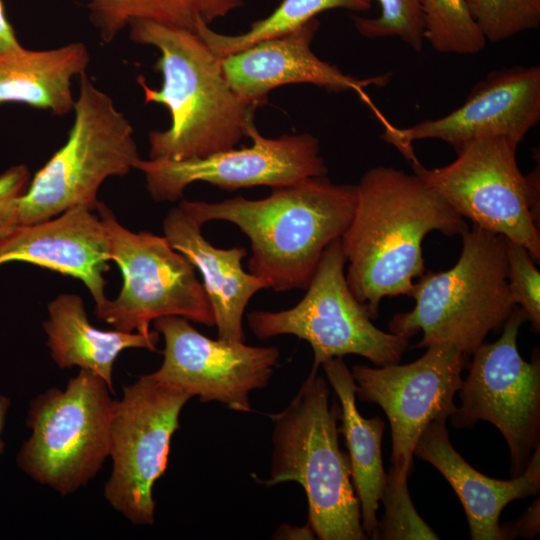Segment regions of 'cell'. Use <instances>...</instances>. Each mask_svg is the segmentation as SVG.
I'll list each match as a JSON object with an SVG mask.
<instances>
[{
    "label": "cell",
    "instance_id": "cell-1",
    "mask_svg": "<svg viewBox=\"0 0 540 540\" xmlns=\"http://www.w3.org/2000/svg\"><path fill=\"white\" fill-rule=\"evenodd\" d=\"M469 229L464 218L416 174L376 166L356 185L352 219L341 236L347 284L372 320L385 297L409 295L425 272L422 243L433 231Z\"/></svg>",
    "mask_w": 540,
    "mask_h": 540
},
{
    "label": "cell",
    "instance_id": "cell-2",
    "mask_svg": "<svg viewBox=\"0 0 540 540\" xmlns=\"http://www.w3.org/2000/svg\"><path fill=\"white\" fill-rule=\"evenodd\" d=\"M129 38L156 48L153 69L162 75L159 89L137 83L145 103L164 105L171 117L166 130L148 133L149 159L184 161L234 148L245 136L257 105L238 96L222 71V58L188 29L152 21L129 24Z\"/></svg>",
    "mask_w": 540,
    "mask_h": 540
},
{
    "label": "cell",
    "instance_id": "cell-3",
    "mask_svg": "<svg viewBox=\"0 0 540 540\" xmlns=\"http://www.w3.org/2000/svg\"><path fill=\"white\" fill-rule=\"evenodd\" d=\"M355 204L356 185L326 176L274 188L258 200L179 203L200 225L221 220L237 226L250 240L249 272L274 291L307 288L327 246L347 229Z\"/></svg>",
    "mask_w": 540,
    "mask_h": 540
},
{
    "label": "cell",
    "instance_id": "cell-4",
    "mask_svg": "<svg viewBox=\"0 0 540 540\" xmlns=\"http://www.w3.org/2000/svg\"><path fill=\"white\" fill-rule=\"evenodd\" d=\"M312 368L297 394L273 422L270 474L266 487L297 482L305 491L308 521L320 540H364L348 454L339 445L340 405L326 379Z\"/></svg>",
    "mask_w": 540,
    "mask_h": 540
},
{
    "label": "cell",
    "instance_id": "cell-5",
    "mask_svg": "<svg viewBox=\"0 0 540 540\" xmlns=\"http://www.w3.org/2000/svg\"><path fill=\"white\" fill-rule=\"evenodd\" d=\"M456 264L423 275L408 296L415 306L393 316L389 331L417 348L451 344L471 355L491 332L500 331L515 303L508 286L506 238L477 225L462 235Z\"/></svg>",
    "mask_w": 540,
    "mask_h": 540
},
{
    "label": "cell",
    "instance_id": "cell-6",
    "mask_svg": "<svg viewBox=\"0 0 540 540\" xmlns=\"http://www.w3.org/2000/svg\"><path fill=\"white\" fill-rule=\"evenodd\" d=\"M79 84L67 140L21 196L20 225L46 221L74 207L95 211L103 182L127 175L141 159L133 127L113 99L86 72Z\"/></svg>",
    "mask_w": 540,
    "mask_h": 540
},
{
    "label": "cell",
    "instance_id": "cell-7",
    "mask_svg": "<svg viewBox=\"0 0 540 540\" xmlns=\"http://www.w3.org/2000/svg\"><path fill=\"white\" fill-rule=\"evenodd\" d=\"M113 391L96 373L79 369L64 389L50 388L29 405L30 437L17 454L19 468L62 496L85 487L110 453Z\"/></svg>",
    "mask_w": 540,
    "mask_h": 540
},
{
    "label": "cell",
    "instance_id": "cell-8",
    "mask_svg": "<svg viewBox=\"0 0 540 540\" xmlns=\"http://www.w3.org/2000/svg\"><path fill=\"white\" fill-rule=\"evenodd\" d=\"M517 148L503 136L481 137L447 165L429 169L414 159L411 166L461 217L521 244L539 261V172L522 174Z\"/></svg>",
    "mask_w": 540,
    "mask_h": 540
},
{
    "label": "cell",
    "instance_id": "cell-9",
    "mask_svg": "<svg viewBox=\"0 0 540 540\" xmlns=\"http://www.w3.org/2000/svg\"><path fill=\"white\" fill-rule=\"evenodd\" d=\"M95 211L106 228L110 260L119 266L123 280L115 299L107 298L95 306L100 320L115 330L144 334L151 331L152 322L165 316L215 326L211 303L195 267L165 236L127 229L100 201Z\"/></svg>",
    "mask_w": 540,
    "mask_h": 540
},
{
    "label": "cell",
    "instance_id": "cell-10",
    "mask_svg": "<svg viewBox=\"0 0 540 540\" xmlns=\"http://www.w3.org/2000/svg\"><path fill=\"white\" fill-rule=\"evenodd\" d=\"M346 257L340 238L322 254L304 297L281 311H252L247 323L258 339L293 335L307 341L312 368L331 358L355 354L378 367L400 363L409 339L376 327L366 307L351 292L345 276Z\"/></svg>",
    "mask_w": 540,
    "mask_h": 540
},
{
    "label": "cell",
    "instance_id": "cell-11",
    "mask_svg": "<svg viewBox=\"0 0 540 540\" xmlns=\"http://www.w3.org/2000/svg\"><path fill=\"white\" fill-rule=\"evenodd\" d=\"M192 398L146 374L123 386L122 397L115 402L109 453L112 471L104 485V498L134 525L154 523L153 487L166 471L180 413Z\"/></svg>",
    "mask_w": 540,
    "mask_h": 540
},
{
    "label": "cell",
    "instance_id": "cell-12",
    "mask_svg": "<svg viewBox=\"0 0 540 540\" xmlns=\"http://www.w3.org/2000/svg\"><path fill=\"white\" fill-rule=\"evenodd\" d=\"M524 311L515 306L494 342L481 344L471 355L468 375L459 389L460 405L449 417L453 427H472L484 420L507 442L511 477L521 475L540 445V358L530 362L517 347Z\"/></svg>",
    "mask_w": 540,
    "mask_h": 540
},
{
    "label": "cell",
    "instance_id": "cell-13",
    "mask_svg": "<svg viewBox=\"0 0 540 540\" xmlns=\"http://www.w3.org/2000/svg\"><path fill=\"white\" fill-rule=\"evenodd\" d=\"M469 355L451 344L430 346L415 361L372 368L352 367L356 398L375 403L391 428L390 472L409 478L415 446L428 425L449 418Z\"/></svg>",
    "mask_w": 540,
    "mask_h": 540
},
{
    "label": "cell",
    "instance_id": "cell-14",
    "mask_svg": "<svg viewBox=\"0 0 540 540\" xmlns=\"http://www.w3.org/2000/svg\"><path fill=\"white\" fill-rule=\"evenodd\" d=\"M252 144L184 161L140 159L135 169L145 176L146 189L156 202L177 201L194 182L234 191L253 186L286 187L326 176L318 138L310 133L267 138L251 118L245 128Z\"/></svg>",
    "mask_w": 540,
    "mask_h": 540
},
{
    "label": "cell",
    "instance_id": "cell-15",
    "mask_svg": "<svg viewBox=\"0 0 540 540\" xmlns=\"http://www.w3.org/2000/svg\"><path fill=\"white\" fill-rule=\"evenodd\" d=\"M153 324L164 338V349L163 362L148 374L151 378L204 403L253 411L249 394L268 385L280 356L277 347L211 339L180 316L161 317Z\"/></svg>",
    "mask_w": 540,
    "mask_h": 540
},
{
    "label": "cell",
    "instance_id": "cell-16",
    "mask_svg": "<svg viewBox=\"0 0 540 540\" xmlns=\"http://www.w3.org/2000/svg\"><path fill=\"white\" fill-rule=\"evenodd\" d=\"M539 120L540 67L516 65L490 72L463 105L447 115L406 128L384 121L382 139L411 161L416 158L413 141L435 139L455 151L487 136H503L519 145Z\"/></svg>",
    "mask_w": 540,
    "mask_h": 540
},
{
    "label": "cell",
    "instance_id": "cell-17",
    "mask_svg": "<svg viewBox=\"0 0 540 540\" xmlns=\"http://www.w3.org/2000/svg\"><path fill=\"white\" fill-rule=\"evenodd\" d=\"M318 27L319 21L313 18L291 33L222 58V71L232 90L258 107L270 91L288 84H312L336 93L353 91L371 104L365 88L385 85L390 74L359 79L320 59L311 49Z\"/></svg>",
    "mask_w": 540,
    "mask_h": 540
},
{
    "label": "cell",
    "instance_id": "cell-18",
    "mask_svg": "<svg viewBox=\"0 0 540 540\" xmlns=\"http://www.w3.org/2000/svg\"><path fill=\"white\" fill-rule=\"evenodd\" d=\"M109 240L98 215L74 207L38 223L20 225L0 242V266L24 262L79 279L95 306L106 299Z\"/></svg>",
    "mask_w": 540,
    "mask_h": 540
},
{
    "label": "cell",
    "instance_id": "cell-19",
    "mask_svg": "<svg viewBox=\"0 0 540 540\" xmlns=\"http://www.w3.org/2000/svg\"><path fill=\"white\" fill-rule=\"evenodd\" d=\"M446 421L439 418L428 425L414 455L435 467L450 484L465 511L472 540L507 539L499 525L503 509L513 500L540 491V445L521 475L510 480L494 479L474 469L454 449Z\"/></svg>",
    "mask_w": 540,
    "mask_h": 540
},
{
    "label": "cell",
    "instance_id": "cell-20",
    "mask_svg": "<svg viewBox=\"0 0 540 540\" xmlns=\"http://www.w3.org/2000/svg\"><path fill=\"white\" fill-rule=\"evenodd\" d=\"M200 225L179 204L163 220L164 236L197 269L211 303L217 337L228 342H243V317L250 299L266 283L242 267L247 256L244 247L216 248L202 235Z\"/></svg>",
    "mask_w": 540,
    "mask_h": 540
},
{
    "label": "cell",
    "instance_id": "cell-21",
    "mask_svg": "<svg viewBox=\"0 0 540 540\" xmlns=\"http://www.w3.org/2000/svg\"><path fill=\"white\" fill-rule=\"evenodd\" d=\"M48 319L43 323L47 346L60 369L90 370L99 375L113 391V366L119 354L129 348L156 351L160 334L100 330L87 316L82 298L77 294L57 295L47 306Z\"/></svg>",
    "mask_w": 540,
    "mask_h": 540
},
{
    "label": "cell",
    "instance_id": "cell-22",
    "mask_svg": "<svg viewBox=\"0 0 540 540\" xmlns=\"http://www.w3.org/2000/svg\"><path fill=\"white\" fill-rule=\"evenodd\" d=\"M89 63L90 53L83 42L8 51L0 55V105L22 103L65 116L74 108L72 81L86 72Z\"/></svg>",
    "mask_w": 540,
    "mask_h": 540
},
{
    "label": "cell",
    "instance_id": "cell-23",
    "mask_svg": "<svg viewBox=\"0 0 540 540\" xmlns=\"http://www.w3.org/2000/svg\"><path fill=\"white\" fill-rule=\"evenodd\" d=\"M340 405L338 427L344 436L353 486L359 500L362 528L369 539L378 540L377 511L386 482L381 443L384 421L376 416L364 418L356 406V384L342 358L321 364Z\"/></svg>",
    "mask_w": 540,
    "mask_h": 540
},
{
    "label": "cell",
    "instance_id": "cell-24",
    "mask_svg": "<svg viewBox=\"0 0 540 540\" xmlns=\"http://www.w3.org/2000/svg\"><path fill=\"white\" fill-rule=\"evenodd\" d=\"M104 44L133 21H152L196 32L243 5L242 0H78Z\"/></svg>",
    "mask_w": 540,
    "mask_h": 540
},
{
    "label": "cell",
    "instance_id": "cell-25",
    "mask_svg": "<svg viewBox=\"0 0 540 540\" xmlns=\"http://www.w3.org/2000/svg\"><path fill=\"white\" fill-rule=\"evenodd\" d=\"M372 0H282L267 17L255 21L248 31L225 35L200 24L196 33L220 58L237 53L264 40L281 37L300 28L316 15L336 8L362 12L371 8Z\"/></svg>",
    "mask_w": 540,
    "mask_h": 540
},
{
    "label": "cell",
    "instance_id": "cell-26",
    "mask_svg": "<svg viewBox=\"0 0 540 540\" xmlns=\"http://www.w3.org/2000/svg\"><path fill=\"white\" fill-rule=\"evenodd\" d=\"M424 37L442 54L474 55L487 41L465 0H422Z\"/></svg>",
    "mask_w": 540,
    "mask_h": 540
},
{
    "label": "cell",
    "instance_id": "cell-27",
    "mask_svg": "<svg viewBox=\"0 0 540 540\" xmlns=\"http://www.w3.org/2000/svg\"><path fill=\"white\" fill-rule=\"evenodd\" d=\"M465 1L487 42H502L540 25V0Z\"/></svg>",
    "mask_w": 540,
    "mask_h": 540
},
{
    "label": "cell",
    "instance_id": "cell-28",
    "mask_svg": "<svg viewBox=\"0 0 540 540\" xmlns=\"http://www.w3.org/2000/svg\"><path fill=\"white\" fill-rule=\"evenodd\" d=\"M377 1L381 8L379 16H352L359 34L369 39L397 37L421 53L425 41L422 0Z\"/></svg>",
    "mask_w": 540,
    "mask_h": 540
},
{
    "label": "cell",
    "instance_id": "cell-29",
    "mask_svg": "<svg viewBox=\"0 0 540 540\" xmlns=\"http://www.w3.org/2000/svg\"><path fill=\"white\" fill-rule=\"evenodd\" d=\"M380 501L384 515L378 525V539H439L417 513L409 494L408 478L388 471Z\"/></svg>",
    "mask_w": 540,
    "mask_h": 540
},
{
    "label": "cell",
    "instance_id": "cell-30",
    "mask_svg": "<svg viewBox=\"0 0 540 540\" xmlns=\"http://www.w3.org/2000/svg\"><path fill=\"white\" fill-rule=\"evenodd\" d=\"M508 286L515 305L531 323L535 334L540 332V272L529 251L506 238Z\"/></svg>",
    "mask_w": 540,
    "mask_h": 540
},
{
    "label": "cell",
    "instance_id": "cell-31",
    "mask_svg": "<svg viewBox=\"0 0 540 540\" xmlns=\"http://www.w3.org/2000/svg\"><path fill=\"white\" fill-rule=\"evenodd\" d=\"M25 165H15L0 175V242L19 226V202L30 182Z\"/></svg>",
    "mask_w": 540,
    "mask_h": 540
},
{
    "label": "cell",
    "instance_id": "cell-32",
    "mask_svg": "<svg viewBox=\"0 0 540 540\" xmlns=\"http://www.w3.org/2000/svg\"><path fill=\"white\" fill-rule=\"evenodd\" d=\"M20 46L14 29L6 16L3 3L0 0V55Z\"/></svg>",
    "mask_w": 540,
    "mask_h": 540
},
{
    "label": "cell",
    "instance_id": "cell-33",
    "mask_svg": "<svg viewBox=\"0 0 540 540\" xmlns=\"http://www.w3.org/2000/svg\"><path fill=\"white\" fill-rule=\"evenodd\" d=\"M274 539H289V540H307L315 539V533L308 523L303 527L291 526L289 524L281 525L273 535Z\"/></svg>",
    "mask_w": 540,
    "mask_h": 540
},
{
    "label": "cell",
    "instance_id": "cell-34",
    "mask_svg": "<svg viewBox=\"0 0 540 540\" xmlns=\"http://www.w3.org/2000/svg\"><path fill=\"white\" fill-rule=\"evenodd\" d=\"M517 530L525 537L535 536L539 532V500L535 501L525 516L519 521Z\"/></svg>",
    "mask_w": 540,
    "mask_h": 540
},
{
    "label": "cell",
    "instance_id": "cell-35",
    "mask_svg": "<svg viewBox=\"0 0 540 540\" xmlns=\"http://www.w3.org/2000/svg\"><path fill=\"white\" fill-rule=\"evenodd\" d=\"M10 399L6 396L0 394V456L4 450V442L1 439V433L5 426L7 412L10 407Z\"/></svg>",
    "mask_w": 540,
    "mask_h": 540
}]
</instances>
